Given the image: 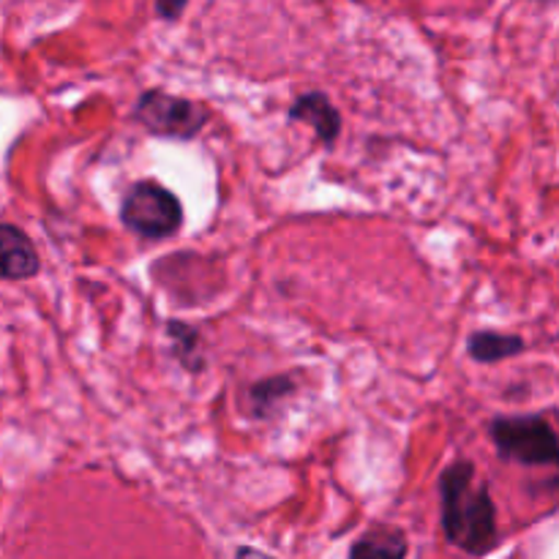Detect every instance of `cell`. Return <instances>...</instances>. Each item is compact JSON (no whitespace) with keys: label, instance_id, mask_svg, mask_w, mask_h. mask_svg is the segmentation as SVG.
Wrapping results in <instances>:
<instances>
[{"label":"cell","instance_id":"cell-12","mask_svg":"<svg viewBox=\"0 0 559 559\" xmlns=\"http://www.w3.org/2000/svg\"><path fill=\"white\" fill-rule=\"evenodd\" d=\"M235 559H276V557L265 555V551L254 549V546H240V549L235 551Z\"/></svg>","mask_w":559,"mask_h":559},{"label":"cell","instance_id":"cell-2","mask_svg":"<svg viewBox=\"0 0 559 559\" xmlns=\"http://www.w3.org/2000/svg\"><path fill=\"white\" fill-rule=\"evenodd\" d=\"M489 437L502 459L524 467H555L559 462L557 431L544 415H497Z\"/></svg>","mask_w":559,"mask_h":559},{"label":"cell","instance_id":"cell-13","mask_svg":"<svg viewBox=\"0 0 559 559\" xmlns=\"http://www.w3.org/2000/svg\"><path fill=\"white\" fill-rule=\"evenodd\" d=\"M535 3H551V0H535Z\"/></svg>","mask_w":559,"mask_h":559},{"label":"cell","instance_id":"cell-9","mask_svg":"<svg viewBox=\"0 0 559 559\" xmlns=\"http://www.w3.org/2000/svg\"><path fill=\"white\" fill-rule=\"evenodd\" d=\"M169 338V349H173L175 358L180 360L186 371L191 374H200L205 369V349H202V336L194 325L189 322H180V320H169L164 325Z\"/></svg>","mask_w":559,"mask_h":559},{"label":"cell","instance_id":"cell-11","mask_svg":"<svg viewBox=\"0 0 559 559\" xmlns=\"http://www.w3.org/2000/svg\"><path fill=\"white\" fill-rule=\"evenodd\" d=\"M186 5H189V0H156V14L162 16V20L175 22L183 16Z\"/></svg>","mask_w":559,"mask_h":559},{"label":"cell","instance_id":"cell-5","mask_svg":"<svg viewBox=\"0 0 559 559\" xmlns=\"http://www.w3.org/2000/svg\"><path fill=\"white\" fill-rule=\"evenodd\" d=\"M38 271H41V260L25 229L0 222V282H27Z\"/></svg>","mask_w":559,"mask_h":559},{"label":"cell","instance_id":"cell-1","mask_svg":"<svg viewBox=\"0 0 559 559\" xmlns=\"http://www.w3.org/2000/svg\"><path fill=\"white\" fill-rule=\"evenodd\" d=\"M442 533L464 555L484 557L497 546V506L469 459L448 464L440 475Z\"/></svg>","mask_w":559,"mask_h":559},{"label":"cell","instance_id":"cell-3","mask_svg":"<svg viewBox=\"0 0 559 559\" xmlns=\"http://www.w3.org/2000/svg\"><path fill=\"white\" fill-rule=\"evenodd\" d=\"M120 222L140 238H173L183 227V205L167 186L156 180H136L120 202Z\"/></svg>","mask_w":559,"mask_h":559},{"label":"cell","instance_id":"cell-4","mask_svg":"<svg viewBox=\"0 0 559 559\" xmlns=\"http://www.w3.org/2000/svg\"><path fill=\"white\" fill-rule=\"evenodd\" d=\"M134 120L153 136L167 140H194L211 120V109L194 98L151 87L142 91L134 102Z\"/></svg>","mask_w":559,"mask_h":559},{"label":"cell","instance_id":"cell-7","mask_svg":"<svg viewBox=\"0 0 559 559\" xmlns=\"http://www.w3.org/2000/svg\"><path fill=\"white\" fill-rule=\"evenodd\" d=\"M407 535L399 527H371L349 549V559H407Z\"/></svg>","mask_w":559,"mask_h":559},{"label":"cell","instance_id":"cell-6","mask_svg":"<svg viewBox=\"0 0 559 559\" xmlns=\"http://www.w3.org/2000/svg\"><path fill=\"white\" fill-rule=\"evenodd\" d=\"M287 115L295 123L311 126L317 140L328 147L338 140V134H342V112H338L336 104H333L322 91L300 93V96L289 104Z\"/></svg>","mask_w":559,"mask_h":559},{"label":"cell","instance_id":"cell-8","mask_svg":"<svg viewBox=\"0 0 559 559\" xmlns=\"http://www.w3.org/2000/svg\"><path fill=\"white\" fill-rule=\"evenodd\" d=\"M527 342L516 333H500V331H475L467 338V355L475 364H502V360L513 358V355L524 353Z\"/></svg>","mask_w":559,"mask_h":559},{"label":"cell","instance_id":"cell-10","mask_svg":"<svg viewBox=\"0 0 559 559\" xmlns=\"http://www.w3.org/2000/svg\"><path fill=\"white\" fill-rule=\"evenodd\" d=\"M298 391L295 385L293 374H278V377H267V380L254 382L249 388V409L257 420H267L273 413L278 409V404L284 399H289L293 393Z\"/></svg>","mask_w":559,"mask_h":559}]
</instances>
